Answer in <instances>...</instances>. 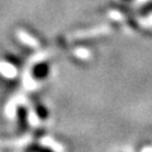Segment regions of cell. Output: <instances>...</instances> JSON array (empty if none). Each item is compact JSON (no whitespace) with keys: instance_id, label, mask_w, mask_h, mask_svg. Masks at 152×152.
Wrapping results in <instances>:
<instances>
[{"instance_id":"cell-1","label":"cell","mask_w":152,"mask_h":152,"mask_svg":"<svg viewBox=\"0 0 152 152\" xmlns=\"http://www.w3.org/2000/svg\"><path fill=\"white\" fill-rule=\"evenodd\" d=\"M48 75V65L47 64H38L33 69V76L36 79H43Z\"/></svg>"}]
</instances>
